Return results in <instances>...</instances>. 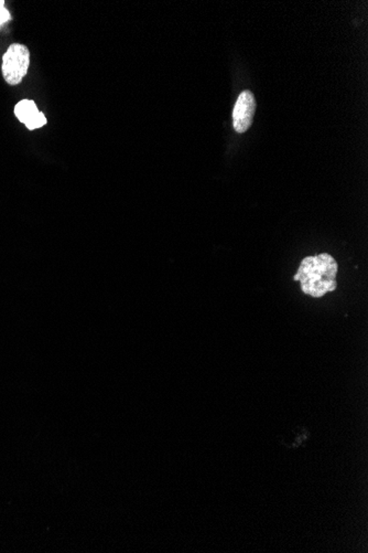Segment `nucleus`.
Instances as JSON below:
<instances>
[{"instance_id": "20e7f679", "label": "nucleus", "mask_w": 368, "mask_h": 553, "mask_svg": "<svg viewBox=\"0 0 368 553\" xmlns=\"http://www.w3.org/2000/svg\"><path fill=\"white\" fill-rule=\"evenodd\" d=\"M39 112L40 111H39L38 107L35 105V102L31 100H20L19 103L17 104L16 107H15V115H16L17 119H18L20 122L24 123L25 125L27 124L33 116L38 114Z\"/></svg>"}, {"instance_id": "423d86ee", "label": "nucleus", "mask_w": 368, "mask_h": 553, "mask_svg": "<svg viewBox=\"0 0 368 553\" xmlns=\"http://www.w3.org/2000/svg\"><path fill=\"white\" fill-rule=\"evenodd\" d=\"M9 19H10V14H9V11L5 8V1L0 0V26H3V24H6Z\"/></svg>"}, {"instance_id": "f257e3e1", "label": "nucleus", "mask_w": 368, "mask_h": 553, "mask_svg": "<svg viewBox=\"0 0 368 553\" xmlns=\"http://www.w3.org/2000/svg\"><path fill=\"white\" fill-rule=\"evenodd\" d=\"M336 261L328 253H322L304 258L293 279L300 281L304 294L318 299L336 290Z\"/></svg>"}, {"instance_id": "f03ea898", "label": "nucleus", "mask_w": 368, "mask_h": 553, "mask_svg": "<svg viewBox=\"0 0 368 553\" xmlns=\"http://www.w3.org/2000/svg\"><path fill=\"white\" fill-rule=\"evenodd\" d=\"M30 52L27 46L19 44H11L3 57V78L10 85H19L29 70Z\"/></svg>"}, {"instance_id": "7ed1b4c3", "label": "nucleus", "mask_w": 368, "mask_h": 553, "mask_svg": "<svg viewBox=\"0 0 368 553\" xmlns=\"http://www.w3.org/2000/svg\"><path fill=\"white\" fill-rule=\"evenodd\" d=\"M256 100L249 90L239 95L233 109V126L237 133L243 134L250 128L256 113Z\"/></svg>"}, {"instance_id": "39448f33", "label": "nucleus", "mask_w": 368, "mask_h": 553, "mask_svg": "<svg viewBox=\"0 0 368 553\" xmlns=\"http://www.w3.org/2000/svg\"><path fill=\"white\" fill-rule=\"evenodd\" d=\"M46 124V116H44V113L39 112L38 114L33 116V119L26 124V126H27L28 130H37V128H42V126Z\"/></svg>"}]
</instances>
